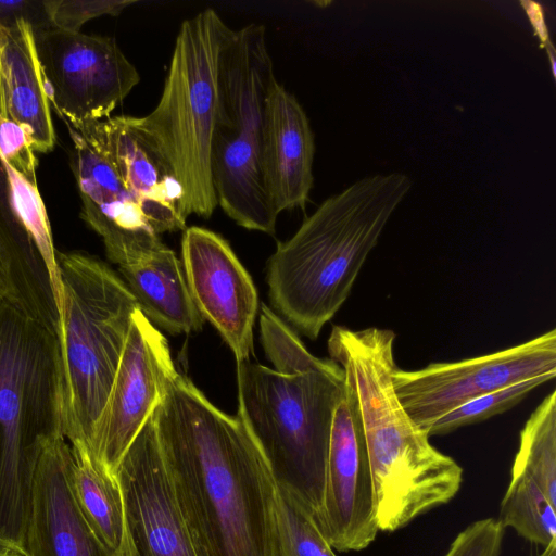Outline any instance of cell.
Wrapping results in <instances>:
<instances>
[{
	"mask_svg": "<svg viewBox=\"0 0 556 556\" xmlns=\"http://www.w3.org/2000/svg\"><path fill=\"white\" fill-rule=\"evenodd\" d=\"M152 418L198 556H282L278 485L241 418L177 370Z\"/></svg>",
	"mask_w": 556,
	"mask_h": 556,
	"instance_id": "cell-1",
	"label": "cell"
},
{
	"mask_svg": "<svg viewBox=\"0 0 556 556\" xmlns=\"http://www.w3.org/2000/svg\"><path fill=\"white\" fill-rule=\"evenodd\" d=\"M404 173L376 174L326 199L267 264L270 303L315 340L341 308L389 219L409 193Z\"/></svg>",
	"mask_w": 556,
	"mask_h": 556,
	"instance_id": "cell-2",
	"label": "cell"
},
{
	"mask_svg": "<svg viewBox=\"0 0 556 556\" xmlns=\"http://www.w3.org/2000/svg\"><path fill=\"white\" fill-rule=\"evenodd\" d=\"M63 433L58 337L0 301V547L24 556L42 450Z\"/></svg>",
	"mask_w": 556,
	"mask_h": 556,
	"instance_id": "cell-3",
	"label": "cell"
},
{
	"mask_svg": "<svg viewBox=\"0 0 556 556\" xmlns=\"http://www.w3.org/2000/svg\"><path fill=\"white\" fill-rule=\"evenodd\" d=\"M62 289L58 333L63 433L90 447L138 303L121 276L84 251H56Z\"/></svg>",
	"mask_w": 556,
	"mask_h": 556,
	"instance_id": "cell-4",
	"label": "cell"
},
{
	"mask_svg": "<svg viewBox=\"0 0 556 556\" xmlns=\"http://www.w3.org/2000/svg\"><path fill=\"white\" fill-rule=\"evenodd\" d=\"M232 30L213 9L185 20L156 106L148 115L129 116L180 184L187 218H208L218 205L212 143L220 56Z\"/></svg>",
	"mask_w": 556,
	"mask_h": 556,
	"instance_id": "cell-5",
	"label": "cell"
},
{
	"mask_svg": "<svg viewBox=\"0 0 556 556\" xmlns=\"http://www.w3.org/2000/svg\"><path fill=\"white\" fill-rule=\"evenodd\" d=\"M237 364L238 416L277 485L316 519L324 502L333 413L344 392L342 368L287 376L249 361Z\"/></svg>",
	"mask_w": 556,
	"mask_h": 556,
	"instance_id": "cell-6",
	"label": "cell"
},
{
	"mask_svg": "<svg viewBox=\"0 0 556 556\" xmlns=\"http://www.w3.org/2000/svg\"><path fill=\"white\" fill-rule=\"evenodd\" d=\"M276 79L265 27L232 30L219 63L212 174L217 204L239 226L275 233L278 215L264 184L266 101Z\"/></svg>",
	"mask_w": 556,
	"mask_h": 556,
	"instance_id": "cell-7",
	"label": "cell"
},
{
	"mask_svg": "<svg viewBox=\"0 0 556 556\" xmlns=\"http://www.w3.org/2000/svg\"><path fill=\"white\" fill-rule=\"evenodd\" d=\"M395 333L334 326L328 351L344 372L364 433L377 490L406 495L428 485L446 464L428 434L410 418L393 383Z\"/></svg>",
	"mask_w": 556,
	"mask_h": 556,
	"instance_id": "cell-8",
	"label": "cell"
},
{
	"mask_svg": "<svg viewBox=\"0 0 556 556\" xmlns=\"http://www.w3.org/2000/svg\"><path fill=\"white\" fill-rule=\"evenodd\" d=\"M34 39L50 105L71 129L111 117L140 81L112 37L41 25Z\"/></svg>",
	"mask_w": 556,
	"mask_h": 556,
	"instance_id": "cell-9",
	"label": "cell"
},
{
	"mask_svg": "<svg viewBox=\"0 0 556 556\" xmlns=\"http://www.w3.org/2000/svg\"><path fill=\"white\" fill-rule=\"evenodd\" d=\"M556 377V330L488 355L432 363L417 370L397 367L393 383L400 402L422 429L450 410L528 378Z\"/></svg>",
	"mask_w": 556,
	"mask_h": 556,
	"instance_id": "cell-10",
	"label": "cell"
},
{
	"mask_svg": "<svg viewBox=\"0 0 556 556\" xmlns=\"http://www.w3.org/2000/svg\"><path fill=\"white\" fill-rule=\"evenodd\" d=\"M115 476L124 503L121 556H198L161 453L152 416Z\"/></svg>",
	"mask_w": 556,
	"mask_h": 556,
	"instance_id": "cell-11",
	"label": "cell"
},
{
	"mask_svg": "<svg viewBox=\"0 0 556 556\" xmlns=\"http://www.w3.org/2000/svg\"><path fill=\"white\" fill-rule=\"evenodd\" d=\"M176 371L164 336L138 308L90 444L92 455L112 473L161 402L168 377Z\"/></svg>",
	"mask_w": 556,
	"mask_h": 556,
	"instance_id": "cell-12",
	"label": "cell"
},
{
	"mask_svg": "<svg viewBox=\"0 0 556 556\" xmlns=\"http://www.w3.org/2000/svg\"><path fill=\"white\" fill-rule=\"evenodd\" d=\"M68 130L81 219L102 239L112 263L122 267L142 262L165 245L161 236L122 180L92 125Z\"/></svg>",
	"mask_w": 556,
	"mask_h": 556,
	"instance_id": "cell-13",
	"label": "cell"
},
{
	"mask_svg": "<svg viewBox=\"0 0 556 556\" xmlns=\"http://www.w3.org/2000/svg\"><path fill=\"white\" fill-rule=\"evenodd\" d=\"M181 263L193 302L231 349L237 363L253 354L256 288L229 243L199 226L181 238Z\"/></svg>",
	"mask_w": 556,
	"mask_h": 556,
	"instance_id": "cell-14",
	"label": "cell"
},
{
	"mask_svg": "<svg viewBox=\"0 0 556 556\" xmlns=\"http://www.w3.org/2000/svg\"><path fill=\"white\" fill-rule=\"evenodd\" d=\"M332 548H366L379 531L366 442L344 386L332 419L321 511L315 519Z\"/></svg>",
	"mask_w": 556,
	"mask_h": 556,
	"instance_id": "cell-15",
	"label": "cell"
},
{
	"mask_svg": "<svg viewBox=\"0 0 556 556\" xmlns=\"http://www.w3.org/2000/svg\"><path fill=\"white\" fill-rule=\"evenodd\" d=\"M71 445L48 441L38 462L24 540V556H114L96 536L73 496Z\"/></svg>",
	"mask_w": 556,
	"mask_h": 556,
	"instance_id": "cell-16",
	"label": "cell"
},
{
	"mask_svg": "<svg viewBox=\"0 0 556 556\" xmlns=\"http://www.w3.org/2000/svg\"><path fill=\"white\" fill-rule=\"evenodd\" d=\"M314 134L304 109L275 79L266 101L262 169L277 215L305 207L314 184Z\"/></svg>",
	"mask_w": 556,
	"mask_h": 556,
	"instance_id": "cell-17",
	"label": "cell"
},
{
	"mask_svg": "<svg viewBox=\"0 0 556 556\" xmlns=\"http://www.w3.org/2000/svg\"><path fill=\"white\" fill-rule=\"evenodd\" d=\"M92 128L156 233L185 230L181 186L129 116H111L92 124Z\"/></svg>",
	"mask_w": 556,
	"mask_h": 556,
	"instance_id": "cell-18",
	"label": "cell"
},
{
	"mask_svg": "<svg viewBox=\"0 0 556 556\" xmlns=\"http://www.w3.org/2000/svg\"><path fill=\"white\" fill-rule=\"evenodd\" d=\"M0 280L5 301L58 336L62 314L59 265L42 254L17 216L1 164Z\"/></svg>",
	"mask_w": 556,
	"mask_h": 556,
	"instance_id": "cell-19",
	"label": "cell"
},
{
	"mask_svg": "<svg viewBox=\"0 0 556 556\" xmlns=\"http://www.w3.org/2000/svg\"><path fill=\"white\" fill-rule=\"evenodd\" d=\"M0 113L27 132L35 152L53 150L55 131L34 26L24 17L0 21Z\"/></svg>",
	"mask_w": 556,
	"mask_h": 556,
	"instance_id": "cell-20",
	"label": "cell"
},
{
	"mask_svg": "<svg viewBox=\"0 0 556 556\" xmlns=\"http://www.w3.org/2000/svg\"><path fill=\"white\" fill-rule=\"evenodd\" d=\"M143 315L173 334L197 332L204 318L190 293L182 263L164 245L140 263L118 267Z\"/></svg>",
	"mask_w": 556,
	"mask_h": 556,
	"instance_id": "cell-21",
	"label": "cell"
},
{
	"mask_svg": "<svg viewBox=\"0 0 556 556\" xmlns=\"http://www.w3.org/2000/svg\"><path fill=\"white\" fill-rule=\"evenodd\" d=\"M70 484L86 522L114 555L124 547V503L119 483L83 443L71 444Z\"/></svg>",
	"mask_w": 556,
	"mask_h": 556,
	"instance_id": "cell-22",
	"label": "cell"
},
{
	"mask_svg": "<svg viewBox=\"0 0 556 556\" xmlns=\"http://www.w3.org/2000/svg\"><path fill=\"white\" fill-rule=\"evenodd\" d=\"M510 475L535 481L556 506V392L548 394L526 421Z\"/></svg>",
	"mask_w": 556,
	"mask_h": 556,
	"instance_id": "cell-23",
	"label": "cell"
},
{
	"mask_svg": "<svg viewBox=\"0 0 556 556\" xmlns=\"http://www.w3.org/2000/svg\"><path fill=\"white\" fill-rule=\"evenodd\" d=\"M556 506L539 484L526 475H510L500 507L498 522L523 539L546 546L556 540Z\"/></svg>",
	"mask_w": 556,
	"mask_h": 556,
	"instance_id": "cell-24",
	"label": "cell"
},
{
	"mask_svg": "<svg viewBox=\"0 0 556 556\" xmlns=\"http://www.w3.org/2000/svg\"><path fill=\"white\" fill-rule=\"evenodd\" d=\"M260 337L265 354L276 371L300 375L308 371H338L341 367L331 358L323 359L311 354L299 337L268 306L262 305Z\"/></svg>",
	"mask_w": 556,
	"mask_h": 556,
	"instance_id": "cell-25",
	"label": "cell"
},
{
	"mask_svg": "<svg viewBox=\"0 0 556 556\" xmlns=\"http://www.w3.org/2000/svg\"><path fill=\"white\" fill-rule=\"evenodd\" d=\"M554 378L552 376L528 378L472 399L434 420L424 431L430 438L431 435L446 434L464 426L481 422L516 406L532 390Z\"/></svg>",
	"mask_w": 556,
	"mask_h": 556,
	"instance_id": "cell-26",
	"label": "cell"
},
{
	"mask_svg": "<svg viewBox=\"0 0 556 556\" xmlns=\"http://www.w3.org/2000/svg\"><path fill=\"white\" fill-rule=\"evenodd\" d=\"M282 556H337L313 515L278 486Z\"/></svg>",
	"mask_w": 556,
	"mask_h": 556,
	"instance_id": "cell-27",
	"label": "cell"
},
{
	"mask_svg": "<svg viewBox=\"0 0 556 556\" xmlns=\"http://www.w3.org/2000/svg\"><path fill=\"white\" fill-rule=\"evenodd\" d=\"M0 164L5 173L11 201L17 216L42 254L49 261L58 263L50 222L37 182L22 176L2 157Z\"/></svg>",
	"mask_w": 556,
	"mask_h": 556,
	"instance_id": "cell-28",
	"label": "cell"
},
{
	"mask_svg": "<svg viewBox=\"0 0 556 556\" xmlns=\"http://www.w3.org/2000/svg\"><path fill=\"white\" fill-rule=\"evenodd\" d=\"M135 0H51L42 1L49 26L71 31H80L88 21L103 15L117 16Z\"/></svg>",
	"mask_w": 556,
	"mask_h": 556,
	"instance_id": "cell-29",
	"label": "cell"
},
{
	"mask_svg": "<svg viewBox=\"0 0 556 556\" xmlns=\"http://www.w3.org/2000/svg\"><path fill=\"white\" fill-rule=\"evenodd\" d=\"M504 531L494 518L477 520L458 533L444 556H500Z\"/></svg>",
	"mask_w": 556,
	"mask_h": 556,
	"instance_id": "cell-30",
	"label": "cell"
},
{
	"mask_svg": "<svg viewBox=\"0 0 556 556\" xmlns=\"http://www.w3.org/2000/svg\"><path fill=\"white\" fill-rule=\"evenodd\" d=\"M0 157L30 181L37 182L38 160L27 132L0 113Z\"/></svg>",
	"mask_w": 556,
	"mask_h": 556,
	"instance_id": "cell-31",
	"label": "cell"
},
{
	"mask_svg": "<svg viewBox=\"0 0 556 556\" xmlns=\"http://www.w3.org/2000/svg\"><path fill=\"white\" fill-rule=\"evenodd\" d=\"M519 3L528 16V20L534 30V35L539 38L540 47L547 48L553 45L545 23L542 5L535 1L529 0H521Z\"/></svg>",
	"mask_w": 556,
	"mask_h": 556,
	"instance_id": "cell-32",
	"label": "cell"
},
{
	"mask_svg": "<svg viewBox=\"0 0 556 556\" xmlns=\"http://www.w3.org/2000/svg\"><path fill=\"white\" fill-rule=\"evenodd\" d=\"M545 49H546L547 56L549 59V63H551V67H552V75L555 78L556 77L555 48L553 45H551Z\"/></svg>",
	"mask_w": 556,
	"mask_h": 556,
	"instance_id": "cell-33",
	"label": "cell"
},
{
	"mask_svg": "<svg viewBox=\"0 0 556 556\" xmlns=\"http://www.w3.org/2000/svg\"><path fill=\"white\" fill-rule=\"evenodd\" d=\"M536 556H556V540H553Z\"/></svg>",
	"mask_w": 556,
	"mask_h": 556,
	"instance_id": "cell-34",
	"label": "cell"
},
{
	"mask_svg": "<svg viewBox=\"0 0 556 556\" xmlns=\"http://www.w3.org/2000/svg\"><path fill=\"white\" fill-rule=\"evenodd\" d=\"M0 556H22V555L12 549L0 547Z\"/></svg>",
	"mask_w": 556,
	"mask_h": 556,
	"instance_id": "cell-35",
	"label": "cell"
},
{
	"mask_svg": "<svg viewBox=\"0 0 556 556\" xmlns=\"http://www.w3.org/2000/svg\"><path fill=\"white\" fill-rule=\"evenodd\" d=\"M3 299V293H2V286H1V280H0V301Z\"/></svg>",
	"mask_w": 556,
	"mask_h": 556,
	"instance_id": "cell-36",
	"label": "cell"
}]
</instances>
